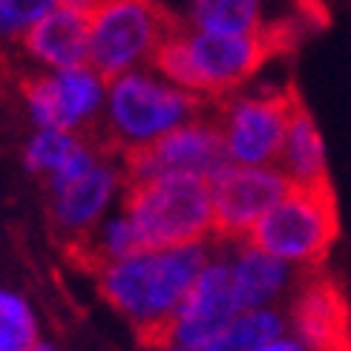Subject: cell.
I'll return each instance as SVG.
<instances>
[{"instance_id": "cell-23", "label": "cell", "mask_w": 351, "mask_h": 351, "mask_svg": "<svg viewBox=\"0 0 351 351\" xmlns=\"http://www.w3.org/2000/svg\"><path fill=\"white\" fill-rule=\"evenodd\" d=\"M259 351H308L305 348L297 337H291V334H285V337H280V340H274L271 346H265V348H259Z\"/></svg>"}, {"instance_id": "cell-17", "label": "cell", "mask_w": 351, "mask_h": 351, "mask_svg": "<svg viewBox=\"0 0 351 351\" xmlns=\"http://www.w3.org/2000/svg\"><path fill=\"white\" fill-rule=\"evenodd\" d=\"M18 86L26 98L32 119L43 130H64L61 115V93H58V75H40V72H23L18 78Z\"/></svg>"}, {"instance_id": "cell-13", "label": "cell", "mask_w": 351, "mask_h": 351, "mask_svg": "<svg viewBox=\"0 0 351 351\" xmlns=\"http://www.w3.org/2000/svg\"><path fill=\"white\" fill-rule=\"evenodd\" d=\"M119 179H121V173L110 162H98L78 182H72L61 193H55V202H52L55 228L66 233L69 242L86 237L90 228L95 225V219L101 216V210L107 208L110 196L115 193Z\"/></svg>"}, {"instance_id": "cell-18", "label": "cell", "mask_w": 351, "mask_h": 351, "mask_svg": "<svg viewBox=\"0 0 351 351\" xmlns=\"http://www.w3.org/2000/svg\"><path fill=\"white\" fill-rule=\"evenodd\" d=\"M81 147V141L75 133H64V130H43L38 133L26 147L23 162L32 173H47L52 176L61 165H66V158Z\"/></svg>"}, {"instance_id": "cell-2", "label": "cell", "mask_w": 351, "mask_h": 351, "mask_svg": "<svg viewBox=\"0 0 351 351\" xmlns=\"http://www.w3.org/2000/svg\"><path fill=\"white\" fill-rule=\"evenodd\" d=\"M213 104L216 98L173 90L144 72H127L110 84V115L95 127L93 150L98 158L124 156L208 115Z\"/></svg>"}, {"instance_id": "cell-12", "label": "cell", "mask_w": 351, "mask_h": 351, "mask_svg": "<svg viewBox=\"0 0 351 351\" xmlns=\"http://www.w3.org/2000/svg\"><path fill=\"white\" fill-rule=\"evenodd\" d=\"M21 43L29 55L61 72L90 66V21L64 6L29 26Z\"/></svg>"}, {"instance_id": "cell-8", "label": "cell", "mask_w": 351, "mask_h": 351, "mask_svg": "<svg viewBox=\"0 0 351 351\" xmlns=\"http://www.w3.org/2000/svg\"><path fill=\"white\" fill-rule=\"evenodd\" d=\"M291 182L276 167H239L233 165L219 179L213 190V239L216 242H245L259 219L274 210L288 193Z\"/></svg>"}, {"instance_id": "cell-6", "label": "cell", "mask_w": 351, "mask_h": 351, "mask_svg": "<svg viewBox=\"0 0 351 351\" xmlns=\"http://www.w3.org/2000/svg\"><path fill=\"white\" fill-rule=\"evenodd\" d=\"M230 167L233 158L228 150L219 98L208 115L121 156V173L127 184L165 179V176H196V179L213 182Z\"/></svg>"}, {"instance_id": "cell-1", "label": "cell", "mask_w": 351, "mask_h": 351, "mask_svg": "<svg viewBox=\"0 0 351 351\" xmlns=\"http://www.w3.org/2000/svg\"><path fill=\"white\" fill-rule=\"evenodd\" d=\"M210 245L173 247V251H144L107 262L95 276L104 300L136 323L150 346L162 348L173 317L184 297L210 262Z\"/></svg>"}, {"instance_id": "cell-14", "label": "cell", "mask_w": 351, "mask_h": 351, "mask_svg": "<svg viewBox=\"0 0 351 351\" xmlns=\"http://www.w3.org/2000/svg\"><path fill=\"white\" fill-rule=\"evenodd\" d=\"M276 170L285 173V179L291 184L331 182L328 165H326L323 138H319V133H317V124L311 119L308 107H305L302 95L294 101V110H291L285 147H282L280 162H276Z\"/></svg>"}, {"instance_id": "cell-7", "label": "cell", "mask_w": 351, "mask_h": 351, "mask_svg": "<svg viewBox=\"0 0 351 351\" xmlns=\"http://www.w3.org/2000/svg\"><path fill=\"white\" fill-rule=\"evenodd\" d=\"M300 86L288 81L282 90H268L259 95H228L219 98L228 150L239 167H268L276 165L285 147L288 121Z\"/></svg>"}, {"instance_id": "cell-4", "label": "cell", "mask_w": 351, "mask_h": 351, "mask_svg": "<svg viewBox=\"0 0 351 351\" xmlns=\"http://www.w3.org/2000/svg\"><path fill=\"white\" fill-rule=\"evenodd\" d=\"M340 237L337 196L331 182L291 184L285 199L259 219L251 242L259 251L288 262L302 274L317 271Z\"/></svg>"}, {"instance_id": "cell-16", "label": "cell", "mask_w": 351, "mask_h": 351, "mask_svg": "<svg viewBox=\"0 0 351 351\" xmlns=\"http://www.w3.org/2000/svg\"><path fill=\"white\" fill-rule=\"evenodd\" d=\"M58 93H61V115L64 133L93 124L101 107V78L90 66H78L58 75Z\"/></svg>"}, {"instance_id": "cell-9", "label": "cell", "mask_w": 351, "mask_h": 351, "mask_svg": "<svg viewBox=\"0 0 351 351\" xmlns=\"http://www.w3.org/2000/svg\"><path fill=\"white\" fill-rule=\"evenodd\" d=\"M242 314L237 291H233V274L225 254H213L210 262L199 274V280L184 297L179 314L173 317L165 346L182 348H204L222 334L233 319Z\"/></svg>"}, {"instance_id": "cell-5", "label": "cell", "mask_w": 351, "mask_h": 351, "mask_svg": "<svg viewBox=\"0 0 351 351\" xmlns=\"http://www.w3.org/2000/svg\"><path fill=\"white\" fill-rule=\"evenodd\" d=\"M187 23L158 0H115L90 21V69L115 84L138 64H150L165 40Z\"/></svg>"}, {"instance_id": "cell-19", "label": "cell", "mask_w": 351, "mask_h": 351, "mask_svg": "<svg viewBox=\"0 0 351 351\" xmlns=\"http://www.w3.org/2000/svg\"><path fill=\"white\" fill-rule=\"evenodd\" d=\"M259 26V0H219L199 29L222 35H247Z\"/></svg>"}, {"instance_id": "cell-10", "label": "cell", "mask_w": 351, "mask_h": 351, "mask_svg": "<svg viewBox=\"0 0 351 351\" xmlns=\"http://www.w3.org/2000/svg\"><path fill=\"white\" fill-rule=\"evenodd\" d=\"M285 317L288 334L308 351H348V302L331 274H302Z\"/></svg>"}, {"instance_id": "cell-15", "label": "cell", "mask_w": 351, "mask_h": 351, "mask_svg": "<svg viewBox=\"0 0 351 351\" xmlns=\"http://www.w3.org/2000/svg\"><path fill=\"white\" fill-rule=\"evenodd\" d=\"M288 334V317L280 308L242 311L213 343L199 351H259Z\"/></svg>"}, {"instance_id": "cell-21", "label": "cell", "mask_w": 351, "mask_h": 351, "mask_svg": "<svg viewBox=\"0 0 351 351\" xmlns=\"http://www.w3.org/2000/svg\"><path fill=\"white\" fill-rule=\"evenodd\" d=\"M297 21L305 29H326L328 26V9L323 0H297Z\"/></svg>"}, {"instance_id": "cell-11", "label": "cell", "mask_w": 351, "mask_h": 351, "mask_svg": "<svg viewBox=\"0 0 351 351\" xmlns=\"http://www.w3.org/2000/svg\"><path fill=\"white\" fill-rule=\"evenodd\" d=\"M228 262L242 311L276 308V302L294 294L302 280L297 268L259 251L251 242H233V254H228Z\"/></svg>"}, {"instance_id": "cell-3", "label": "cell", "mask_w": 351, "mask_h": 351, "mask_svg": "<svg viewBox=\"0 0 351 351\" xmlns=\"http://www.w3.org/2000/svg\"><path fill=\"white\" fill-rule=\"evenodd\" d=\"M124 216L136 225L144 251L204 245L213 239V190L196 176L133 182L124 187Z\"/></svg>"}, {"instance_id": "cell-24", "label": "cell", "mask_w": 351, "mask_h": 351, "mask_svg": "<svg viewBox=\"0 0 351 351\" xmlns=\"http://www.w3.org/2000/svg\"><path fill=\"white\" fill-rule=\"evenodd\" d=\"M32 351H55V348H52V346H47V343H38Z\"/></svg>"}, {"instance_id": "cell-22", "label": "cell", "mask_w": 351, "mask_h": 351, "mask_svg": "<svg viewBox=\"0 0 351 351\" xmlns=\"http://www.w3.org/2000/svg\"><path fill=\"white\" fill-rule=\"evenodd\" d=\"M112 3H115V0H61L64 9L81 14V18H86V21L98 18V14L104 12L107 6H112Z\"/></svg>"}, {"instance_id": "cell-20", "label": "cell", "mask_w": 351, "mask_h": 351, "mask_svg": "<svg viewBox=\"0 0 351 351\" xmlns=\"http://www.w3.org/2000/svg\"><path fill=\"white\" fill-rule=\"evenodd\" d=\"M55 3L58 0H0V40L18 38L23 26H32L58 9Z\"/></svg>"}]
</instances>
